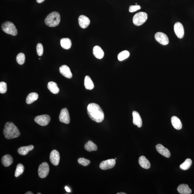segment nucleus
Masks as SVG:
<instances>
[{"mask_svg":"<svg viewBox=\"0 0 194 194\" xmlns=\"http://www.w3.org/2000/svg\"><path fill=\"white\" fill-rule=\"evenodd\" d=\"M87 113L89 117L93 121L101 123L104 119V114L100 106L97 104H90L87 107Z\"/></svg>","mask_w":194,"mask_h":194,"instance_id":"nucleus-1","label":"nucleus"},{"mask_svg":"<svg viewBox=\"0 0 194 194\" xmlns=\"http://www.w3.org/2000/svg\"><path fill=\"white\" fill-rule=\"evenodd\" d=\"M5 137L7 139H12L18 138L20 133L16 126L12 122H8L5 125L4 130Z\"/></svg>","mask_w":194,"mask_h":194,"instance_id":"nucleus-2","label":"nucleus"},{"mask_svg":"<svg viewBox=\"0 0 194 194\" xmlns=\"http://www.w3.org/2000/svg\"><path fill=\"white\" fill-rule=\"evenodd\" d=\"M61 21V16L59 13L53 12L51 13L46 18V25L50 27H55L59 24Z\"/></svg>","mask_w":194,"mask_h":194,"instance_id":"nucleus-3","label":"nucleus"},{"mask_svg":"<svg viewBox=\"0 0 194 194\" xmlns=\"http://www.w3.org/2000/svg\"><path fill=\"white\" fill-rule=\"evenodd\" d=\"M3 31L6 34L13 36H16L17 34V30L16 27L11 22L6 21L3 23L1 26Z\"/></svg>","mask_w":194,"mask_h":194,"instance_id":"nucleus-4","label":"nucleus"},{"mask_svg":"<svg viewBox=\"0 0 194 194\" xmlns=\"http://www.w3.org/2000/svg\"><path fill=\"white\" fill-rule=\"evenodd\" d=\"M147 15L145 12H140L134 16L133 22V24L136 26H139L143 24L147 19Z\"/></svg>","mask_w":194,"mask_h":194,"instance_id":"nucleus-5","label":"nucleus"},{"mask_svg":"<svg viewBox=\"0 0 194 194\" xmlns=\"http://www.w3.org/2000/svg\"><path fill=\"white\" fill-rule=\"evenodd\" d=\"M49 171V166L46 162H44L41 164L38 169V175L41 178L47 177Z\"/></svg>","mask_w":194,"mask_h":194,"instance_id":"nucleus-6","label":"nucleus"},{"mask_svg":"<svg viewBox=\"0 0 194 194\" xmlns=\"http://www.w3.org/2000/svg\"><path fill=\"white\" fill-rule=\"evenodd\" d=\"M34 121L36 123L42 126L48 125L50 121V118L48 115H42L37 116L35 118Z\"/></svg>","mask_w":194,"mask_h":194,"instance_id":"nucleus-7","label":"nucleus"},{"mask_svg":"<svg viewBox=\"0 0 194 194\" xmlns=\"http://www.w3.org/2000/svg\"><path fill=\"white\" fill-rule=\"evenodd\" d=\"M154 38L158 42L162 45H168L169 42L168 37L164 33L158 32L156 33Z\"/></svg>","mask_w":194,"mask_h":194,"instance_id":"nucleus-8","label":"nucleus"},{"mask_svg":"<svg viewBox=\"0 0 194 194\" xmlns=\"http://www.w3.org/2000/svg\"><path fill=\"white\" fill-rule=\"evenodd\" d=\"M116 161L115 159H110L103 161L100 163L99 166L101 169L107 170L113 168L116 164Z\"/></svg>","mask_w":194,"mask_h":194,"instance_id":"nucleus-9","label":"nucleus"},{"mask_svg":"<svg viewBox=\"0 0 194 194\" xmlns=\"http://www.w3.org/2000/svg\"><path fill=\"white\" fill-rule=\"evenodd\" d=\"M59 119L61 122L65 124H68L70 123V116L67 108H63L61 110L59 116Z\"/></svg>","mask_w":194,"mask_h":194,"instance_id":"nucleus-10","label":"nucleus"},{"mask_svg":"<svg viewBox=\"0 0 194 194\" xmlns=\"http://www.w3.org/2000/svg\"><path fill=\"white\" fill-rule=\"evenodd\" d=\"M174 31L176 35L179 39H182L184 36V29L182 23L177 22L174 26Z\"/></svg>","mask_w":194,"mask_h":194,"instance_id":"nucleus-11","label":"nucleus"},{"mask_svg":"<svg viewBox=\"0 0 194 194\" xmlns=\"http://www.w3.org/2000/svg\"><path fill=\"white\" fill-rule=\"evenodd\" d=\"M60 159V154L58 151L56 150H53L50 153V162L55 166H57L59 164Z\"/></svg>","mask_w":194,"mask_h":194,"instance_id":"nucleus-12","label":"nucleus"},{"mask_svg":"<svg viewBox=\"0 0 194 194\" xmlns=\"http://www.w3.org/2000/svg\"><path fill=\"white\" fill-rule=\"evenodd\" d=\"M59 71L62 75L66 78L70 79L72 77V74L68 66L64 65L60 68Z\"/></svg>","mask_w":194,"mask_h":194,"instance_id":"nucleus-13","label":"nucleus"},{"mask_svg":"<svg viewBox=\"0 0 194 194\" xmlns=\"http://www.w3.org/2000/svg\"><path fill=\"white\" fill-rule=\"evenodd\" d=\"M78 23L82 28H86L89 26L90 21L87 17L84 15H81L78 18Z\"/></svg>","mask_w":194,"mask_h":194,"instance_id":"nucleus-14","label":"nucleus"},{"mask_svg":"<svg viewBox=\"0 0 194 194\" xmlns=\"http://www.w3.org/2000/svg\"><path fill=\"white\" fill-rule=\"evenodd\" d=\"M157 152L164 157L169 158L170 156V152L168 149L165 148L162 145L159 144L156 146Z\"/></svg>","mask_w":194,"mask_h":194,"instance_id":"nucleus-15","label":"nucleus"},{"mask_svg":"<svg viewBox=\"0 0 194 194\" xmlns=\"http://www.w3.org/2000/svg\"><path fill=\"white\" fill-rule=\"evenodd\" d=\"M133 116V122L134 125H136L139 128L142 127L143 121L141 116L138 112L134 111L132 113Z\"/></svg>","mask_w":194,"mask_h":194,"instance_id":"nucleus-16","label":"nucleus"},{"mask_svg":"<svg viewBox=\"0 0 194 194\" xmlns=\"http://www.w3.org/2000/svg\"><path fill=\"white\" fill-rule=\"evenodd\" d=\"M93 53L95 56L98 59H102L104 55L103 50L99 46H95L94 47Z\"/></svg>","mask_w":194,"mask_h":194,"instance_id":"nucleus-17","label":"nucleus"},{"mask_svg":"<svg viewBox=\"0 0 194 194\" xmlns=\"http://www.w3.org/2000/svg\"><path fill=\"white\" fill-rule=\"evenodd\" d=\"M177 190L178 192L181 194H190L192 193L191 190L186 184L180 185L178 187Z\"/></svg>","mask_w":194,"mask_h":194,"instance_id":"nucleus-18","label":"nucleus"},{"mask_svg":"<svg viewBox=\"0 0 194 194\" xmlns=\"http://www.w3.org/2000/svg\"><path fill=\"white\" fill-rule=\"evenodd\" d=\"M138 162L140 166L145 169H149L150 167V164L149 161L144 156L140 157Z\"/></svg>","mask_w":194,"mask_h":194,"instance_id":"nucleus-19","label":"nucleus"},{"mask_svg":"<svg viewBox=\"0 0 194 194\" xmlns=\"http://www.w3.org/2000/svg\"><path fill=\"white\" fill-rule=\"evenodd\" d=\"M171 122L172 125L175 129L177 130H180L182 129V123L178 117L176 116H173L171 118Z\"/></svg>","mask_w":194,"mask_h":194,"instance_id":"nucleus-20","label":"nucleus"},{"mask_svg":"<svg viewBox=\"0 0 194 194\" xmlns=\"http://www.w3.org/2000/svg\"><path fill=\"white\" fill-rule=\"evenodd\" d=\"M34 149V146L32 145L26 146H23L19 148L18 153L21 155H26L29 151L32 150Z\"/></svg>","mask_w":194,"mask_h":194,"instance_id":"nucleus-21","label":"nucleus"},{"mask_svg":"<svg viewBox=\"0 0 194 194\" xmlns=\"http://www.w3.org/2000/svg\"><path fill=\"white\" fill-rule=\"evenodd\" d=\"M1 162L4 166L8 167L12 164L13 162V159L10 155L6 154L2 157Z\"/></svg>","mask_w":194,"mask_h":194,"instance_id":"nucleus-22","label":"nucleus"},{"mask_svg":"<svg viewBox=\"0 0 194 194\" xmlns=\"http://www.w3.org/2000/svg\"><path fill=\"white\" fill-rule=\"evenodd\" d=\"M48 88L50 92L53 94H57L59 92V89L58 87V85L54 82H49L48 84Z\"/></svg>","mask_w":194,"mask_h":194,"instance_id":"nucleus-23","label":"nucleus"},{"mask_svg":"<svg viewBox=\"0 0 194 194\" xmlns=\"http://www.w3.org/2000/svg\"><path fill=\"white\" fill-rule=\"evenodd\" d=\"M60 43L61 47L65 49H69L71 47V41L70 39L68 38H64L61 39Z\"/></svg>","mask_w":194,"mask_h":194,"instance_id":"nucleus-24","label":"nucleus"},{"mask_svg":"<svg viewBox=\"0 0 194 194\" xmlns=\"http://www.w3.org/2000/svg\"><path fill=\"white\" fill-rule=\"evenodd\" d=\"M39 97L38 94L36 92L30 93L26 99L27 104H30L37 100Z\"/></svg>","mask_w":194,"mask_h":194,"instance_id":"nucleus-25","label":"nucleus"},{"mask_svg":"<svg viewBox=\"0 0 194 194\" xmlns=\"http://www.w3.org/2000/svg\"><path fill=\"white\" fill-rule=\"evenodd\" d=\"M84 85L86 89L88 90H92L94 87V83L90 77L88 75H87L85 77Z\"/></svg>","mask_w":194,"mask_h":194,"instance_id":"nucleus-26","label":"nucleus"},{"mask_svg":"<svg viewBox=\"0 0 194 194\" xmlns=\"http://www.w3.org/2000/svg\"><path fill=\"white\" fill-rule=\"evenodd\" d=\"M85 148L87 151L89 152L92 151H96L97 150V147L95 144L92 141H89L85 144Z\"/></svg>","mask_w":194,"mask_h":194,"instance_id":"nucleus-27","label":"nucleus"},{"mask_svg":"<svg viewBox=\"0 0 194 194\" xmlns=\"http://www.w3.org/2000/svg\"><path fill=\"white\" fill-rule=\"evenodd\" d=\"M192 164V160L190 159H187L183 163L181 164L180 166V168L183 170H187L190 168Z\"/></svg>","mask_w":194,"mask_h":194,"instance_id":"nucleus-28","label":"nucleus"},{"mask_svg":"<svg viewBox=\"0 0 194 194\" xmlns=\"http://www.w3.org/2000/svg\"><path fill=\"white\" fill-rule=\"evenodd\" d=\"M129 55H130V53L127 50H124V51H121L118 55V60L120 61H123L128 58Z\"/></svg>","mask_w":194,"mask_h":194,"instance_id":"nucleus-29","label":"nucleus"},{"mask_svg":"<svg viewBox=\"0 0 194 194\" xmlns=\"http://www.w3.org/2000/svg\"><path fill=\"white\" fill-rule=\"evenodd\" d=\"M24 166L21 164H19L17 165L15 172V176L17 177L23 174L24 171Z\"/></svg>","mask_w":194,"mask_h":194,"instance_id":"nucleus-30","label":"nucleus"},{"mask_svg":"<svg viewBox=\"0 0 194 194\" xmlns=\"http://www.w3.org/2000/svg\"><path fill=\"white\" fill-rule=\"evenodd\" d=\"M25 60V55L23 53H19L17 56L16 61L18 64L23 65L24 63Z\"/></svg>","mask_w":194,"mask_h":194,"instance_id":"nucleus-31","label":"nucleus"},{"mask_svg":"<svg viewBox=\"0 0 194 194\" xmlns=\"http://www.w3.org/2000/svg\"><path fill=\"white\" fill-rule=\"evenodd\" d=\"M78 162L80 164L85 166H88L90 163V161L89 160L84 158H80L78 159Z\"/></svg>","mask_w":194,"mask_h":194,"instance_id":"nucleus-32","label":"nucleus"},{"mask_svg":"<svg viewBox=\"0 0 194 194\" xmlns=\"http://www.w3.org/2000/svg\"><path fill=\"white\" fill-rule=\"evenodd\" d=\"M7 91V85L5 82H1L0 83V93L4 94Z\"/></svg>","mask_w":194,"mask_h":194,"instance_id":"nucleus-33","label":"nucleus"},{"mask_svg":"<svg viewBox=\"0 0 194 194\" xmlns=\"http://www.w3.org/2000/svg\"><path fill=\"white\" fill-rule=\"evenodd\" d=\"M37 50L38 55L39 56H42L43 54L44 51L43 47L42 44L41 43L37 44Z\"/></svg>","mask_w":194,"mask_h":194,"instance_id":"nucleus-34","label":"nucleus"},{"mask_svg":"<svg viewBox=\"0 0 194 194\" xmlns=\"http://www.w3.org/2000/svg\"><path fill=\"white\" fill-rule=\"evenodd\" d=\"M141 9V7L139 5L131 6L129 8V10L130 12H133Z\"/></svg>","mask_w":194,"mask_h":194,"instance_id":"nucleus-35","label":"nucleus"},{"mask_svg":"<svg viewBox=\"0 0 194 194\" xmlns=\"http://www.w3.org/2000/svg\"><path fill=\"white\" fill-rule=\"evenodd\" d=\"M65 189L66 191L68 192H70L71 191L70 189H69L68 187H67V186H66V187H65Z\"/></svg>","mask_w":194,"mask_h":194,"instance_id":"nucleus-36","label":"nucleus"},{"mask_svg":"<svg viewBox=\"0 0 194 194\" xmlns=\"http://www.w3.org/2000/svg\"><path fill=\"white\" fill-rule=\"evenodd\" d=\"M45 1V0H37V2L39 3V4H41V3Z\"/></svg>","mask_w":194,"mask_h":194,"instance_id":"nucleus-37","label":"nucleus"},{"mask_svg":"<svg viewBox=\"0 0 194 194\" xmlns=\"http://www.w3.org/2000/svg\"><path fill=\"white\" fill-rule=\"evenodd\" d=\"M33 194V193H32V192L30 191L28 192H26V193H25V194Z\"/></svg>","mask_w":194,"mask_h":194,"instance_id":"nucleus-38","label":"nucleus"},{"mask_svg":"<svg viewBox=\"0 0 194 194\" xmlns=\"http://www.w3.org/2000/svg\"><path fill=\"white\" fill-rule=\"evenodd\" d=\"M117 194H126V193H124V192H121V193H117Z\"/></svg>","mask_w":194,"mask_h":194,"instance_id":"nucleus-39","label":"nucleus"},{"mask_svg":"<svg viewBox=\"0 0 194 194\" xmlns=\"http://www.w3.org/2000/svg\"><path fill=\"white\" fill-rule=\"evenodd\" d=\"M37 194H42V193H37Z\"/></svg>","mask_w":194,"mask_h":194,"instance_id":"nucleus-40","label":"nucleus"},{"mask_svg":"<svg viewBox=\"0 0 194 194\" xmlns=\"http://www.w3.org/2000/svg\"><path fill=\"white\" fill-rule=\"evenodd\" d=\"M116 158L115 159V160H116Z\"/></svg>","mask_w":194,"mask_h":194,"instance_id":"nucleus-41","label":"nucleus"}]
</instances>
